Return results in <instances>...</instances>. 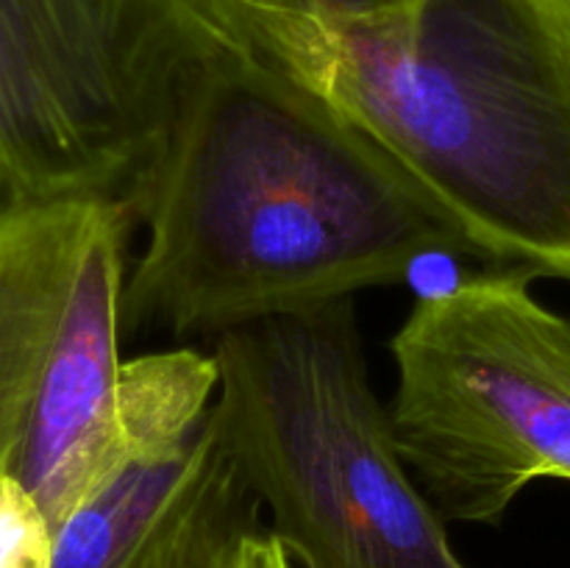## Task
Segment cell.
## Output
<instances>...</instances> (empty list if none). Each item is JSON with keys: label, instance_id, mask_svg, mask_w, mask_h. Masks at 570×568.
Listing matches in <instances>:
<instances>
[{"label": "cell", "instance_id": "6da1fadb", "mask_svg": "<svg viewBox=\"0 0 570 568\" xmlns=\"http://www.w3.org/2000/svg\"><path fill=\"white\" fill-rule=\"evenodd\" d=\"M122 326L226 334L401 282L462 234L323 95L237 48L189 92L137 200Z\"/></svg>", "mask_w": 570, "mask_h": 568}, {"label": "cell", "instance_id": "7a4b0ae2", "mask_svg": "<svg viewBox=\"0 0 570 568\" xmlns=\"http://www.w3.org/2000/svg\"><path fill=\"white\" fill-rule=\"evenodd\" d=\"M265 61L365 131L490 271L570 278V0H395Z\"/></svg>", "mask_w": 570, "mask_h": 568}, {"label": "cell", "instance_id": "3957f363", "mask_svg": "<svg viewBox=\"0 0 570 568\" xmlns=\"http://www.w3.org/2000/svg\"><path fill=\"white\" fill-rule=\"evenodd\" d=\"M209 418L295 568H468L395 445L351 298L217 337Z\"/></svg>", "mask_w": 570, "mask_h": 568}, {"label": "cell", "instance_id": "277c9868", "mask_svg": "<svg viewBox=\"0 0 570 568\" xmlns=\"http://www.w3.org/2000/svg\"><path fill=\"white\" fill-rule=\"evenodd\" d=\"M243 45L206 0H0L3 198L137 209L195 84Z\"/></svg>", "mask_w": 570, "mask_h": 568}, {"label": "cell", "instance_id": "5b68a950", "mask_svg": "<svg viewBox=\"0 0 570 568\" xmlns=\"http://www.w3.org/2000/svg\"><path fill=\"white\" fill-rule=\"evenodd\" d=\"M126 200L45 198L0 209V473L53 529L134 445L173 434L126 421L120 356Z\"/></svg>", "mask_w": 570, "mask_h": 568}, {"label": "cell", "instance_id": "8992f818", "mask_svg": "<svg viewBox=\"0 0 570 568\" xmlns=\"http://www.w3.org/2000/svg\"><path fill=\"white\" fill-rule=\"evenodd\" d=\"M521 273L415 304L390 351V427L443 521L499 523L534 479H570V321Z\"/></svg>", "mask_w": 570, "mask_h": 568}, {"label": "cell", "instance_id": "52a82bcc", "mask_svg": "<svg viewBox=\"0 0 570 568\" xmlns=\"http://www.w3.org/2000/svg\"><path fill=\"white\" fill-rule=\"evenodd\" d=\"M262 512L206 415L134 445L56 529L53 568H248L271 535Z\"/></svg>", "mask_w": 570, "mask_h": 568}, {"label": "cell", "instance_id": "ba28073f", "mask_svg": "<svg viewBox=\"0 0 570 568\" xmlns=\"http://www.w3.org/2000/svg\"><path fill=\"white\" fill-rule=\"evenodd\" d=\"M226 26L267 59L273 50L306 33L326 31L387 9L395 0H206Z\"/></svg>", "mask_w": 570, "mask_h": 568}, {"label": "cell", "instance_id": "9c48e42d", "mask_svg": "<svg viewBox=\"0 0 570 568\" xmlns=\"http://www.w3.org/2000/svg\"><path fill=\"white\" fill-rule=\"evenodd\" d=\"M56 529L39 501L0 473V568H53Z\"/></svg>", "mask_w": 570, "mask_h": 568}, {"label": "cell", "instance_id": "30bf717a", "mask_svg": "<svg viewBox=\"0 0 570 568\" xmlns=\"http://www.w3.org/2000/svg\"><path fill=\"white\" fill-rule=\"evenodd\" d=\"M248 568H295L284 546L278 543L273 535H267L259 546H256L254 557H250Z\"/></svg>", "mask_w": 570, "mask_h": 568}, {"label": "cell", "instance_id": "8fae6325", "mask_svg": "<svg viewBox=\"0 0 570 568\" xmlns=\"http://www.w3.org/2000/svg\"><path fill=\"white\" fill-rule=\"evenodd\" d=\"M6 206H9V200H6L3 193H0V209H6Z\"/></svg>", "mask_w": 570, "mask_h": 568}]
</instances>
